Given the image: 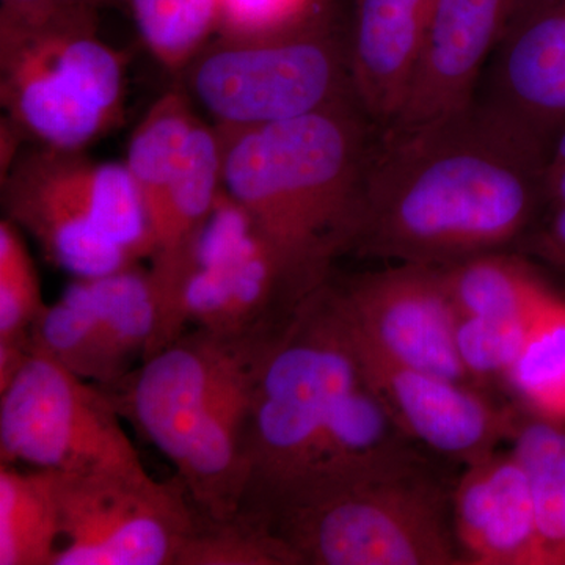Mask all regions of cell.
Instances as JSON below:
<instances>
[{
  "mask_svg": "<svg viewBox=\"0 0 565 565\" xmlns=\"http://www.w3.org/2000/svg\"><path fill=\"white\" fill-rule=\"evenodd\" d=\"M545 166L544 143L490 107L390 126L367 159L356 248L435 267L498 252L530 222Z\"/></svg>",
  "mask_w": 565,
  "mask_h": 565,
  "instance_id": "6da1fadb",
  "label": "cell"
},
{
  "mask_svg": "<svg viewBox=\"0 0 565 565\" xmlns=\"http://www.w3.org/2000/svg\"><path fill=\"white\" fill-rule=\"evenodd\" d=\"M352 104L270 125L215 126L223 189L273 248L296 307L362 234L371 148Z\"/></svg>",
  "mask_w": 565,
  "mask_h": 565,
  "instance_id": "7a4b0ae2",
  "label": "cell"
},
{
  "mask_svg": "<svg viewBox=\"0 0 565 565\" xmlns=\"http://www.w3.org/2000/svg\"><path fill=\"white\" fill-rule=\"evenodd\" d=\"M451 500L411 448L299 487L264 519L315 565L463 564Z\"/></svg>",
  "mask_w": 565,
  "mask_h": 565,
  "instance_id": "3957f363",
  "label": "cell"
},
{
  "mask_svg": "<svg viewBox=\"0 0 565 565\" xmlns=\"http://www.w3.org/2000/svg\"><path fill=\"white\" fill-rule=\"evenodd\" d=\"M362 381L327 282L264 344L253 379L243 511L262 514L302 473L334 408Z\"/></svg>",
  "mask_w": 565,
  "mask_h": 565,
  "instance_id": "277c9868",
  "label": "cell"
},
{
  "mask_svg": "<svg viewBox=\"0 0 565 565\" xmlns=\"http://www.w3.org/2000/svg\"><path fill=\"white\" fill-rule=\"evenodd\" d=\"M0 178L6 217L58 269L92 278L151 259L154 237L126 163L32 141Z\"/></svg>",
  "mask_w": 565,
  "mask_h": 565,
  "instance_id": "5b68a950",
  "label": "cell"
},
{
  "mask_svg": "<svg viewBox=\"0 0 565 565\" xmlns=\"http://www.w3.org/2000/svg\"><path fill=\"white\" fill-rule=\"evenodd\" d=\"M98 11L0 14V102L33 143L85 150L125 117L126 61Z\"/></svg>",
  "mask_w": 565,
  "mask_h": 565,
  "instance_id": "8992f818",
  "label": "cell"
},
{
  "mask_svg": "<svg viewBox=\"0 0 565 565\" xmlns=\"http://www.w3.org/2000/svg\"><path fill=\"white\" fill-rule=\"evenodd\" d=\"M184 71L185 92L217 126L270 125L356 103L348 54L322 11L282 31L217 33Z\"/></svg>",
  "mask_w": 565,
  "mask_h": 565,
  "instance_id": "52a82bcc",
  "label": "cell"
},
{
  "mask_svg": "<svg viewBox=\"0 0 565 565\" xmlns=\"http://www.w3.org/2000/svg\"><path fill=\"white\" fill-rule=\"evenodd\" d=\"M170 273L154 288L158 329L145 359L177 341L191 323L244 337L296 310L273 248L225 189Z\"/></svg>",
  "mask_w": 565,
  "mask_h": 565,
  "instance_id": "ba28073f",
  "label": "cell"
},
{
  "mask_svg": "<svg viewBox=\"0 0 565 565\" xmlns=\"http://www.w3.org/2000/svg\"><path fill=\"white\" fill-rule=\"evenodd\" d=\"M122 419L106 388L31 351L0 392V463L63 475L140 465Z\"/></svg>",
  "mask_w": 565,
  "mask_h": 565,
  "instance_id": "9c48e42d",
  "label": "cell"
},
{
  "mask_svg": "<svg viewBox=\"0 0 565 565\" xmlns=\"http://www.w3.org/2000/svg\"><path fill=\"white\" fill-rule=\"evenodd\" d=\"M58 476L62 544L54 565H174L195 526L180 479L143 463Z\"/></svg>",
  "mask_w": 565,
  "mask_h": 565,
  "instance_id": "30bf717a",
  "label": "cell"
},
{
  "mask_svg": "<svg viewBox=\"0 0 565 565\" xmlns=\"http://www.w3.org/2000/svg\"><path fill=\"white\" fill-rule=\"evenodd\" d=\"M278 323L244 337L184 332L107 392L122 418L177 465L215 396L255 359Z\"/></svg>",
  "mask_w": 565,
  "mask_h": 565,
  "instance_id": "8fae6325",
  "label": "cell"
},
{
  "mask_svg": "<svg viewBox=\"0 0 565 565\" xmlns=\"http://www.w3.org/2000/svg\"><path fill=\"white\" fill-rule=\"evenodd\" d=\"M345 329L396 362L468 384L456 349L457 310L441 267L401 263L359 275L341 288L327 282Z\"/></svg>",
  "mask_w": 565,
  "mask_h": 565,
  "instance_id": "7c38bea8",
  "label": "cell"
},
{
  "mask_svg": "<svg viewBox=\"0 0 565 565\" xmlns=\"http://www.w3.org/2000/svg\"><path fill=\"white\" fill-rule=\"evenodd\" d=\"M344 330L363 381L405 437L471 465L515 433V419L467 384L396 362Z\"/></svg>",
  "mask_w": 565,
  "mask_h": 565,
  "instance_id": "4fadbf2b",
  "label": "cell"
},
{
  "mask_svg": "<svg viewBox=\"0 0 565 565\" xmlns=\"http://www.w3.org/2000/svg\"><path fill=\"white\" fill-rule=\"evenodd\" d=\"M515 6L516 0H435L414 79L390 126L423 125L475 106L479 73Z\"/></svg>",
  "mask_w": 565,
  "mask_h": 565,
  "instance_id": "5bb4252c",
  "label": "cell"
},
{
  "mask_svg": "<svg viewBox=\"0 0 565 565\" xmlns=\"http://www.w3.org/2000/svg\"><path fill=\"white\" fill-rule=\"evenodd\" d=\"M490 109L544 143L565 126V0H516Z\"/></svg>",
  "mask_w": 565,
  "mask_h": 565,
  "instance_id": "9a60e30c",
  "label": "cell"
},
{
  "mask_svg": "<svg viewBox=\"0 0 565 565\" xmlns=\"http://www.w3.org/2000/svg\"><path fill=\"white\" fill-rule=\"evenodd\" d=\"M451 509L463 564L544 565L530 487L514 456L494 452L467 465Z\"/></svg>",
  "mask_w": 565,
  "mask_h": 565,
  "instance_id": "2e32d148",
  "label": "cell"
},
{
  "mask_svg": "<svg viewBox=\"0 0 565 565\" xmlns=\"http://www.w3.org/2000/svg\"><path fill=\"white\" fill-rule=\"evenodd\" d=\"M435 0H360L348 62L356 106L374 120H396L433 17Z\"/></svg>",
  "mask_w": 565,
  "mask_h": 565,
  "instance_id": "e0dca14e",
  "label": "cell"
},
{
  "mask_svg": "<svg viewBox=\"0 0 565 565\" xmlns=\"http://www.w3.org/2000/svg\"><path fill=\"white\" fill-rule=\"evenodd\" d=\"M264 344L255 359L215 396L193 430L180 462L174 465L177 478L203 519L226 520L243 511L250 484L245 438L253 379Z\"/></svg>",
  "mask_w": 565,
  "mask_h": 565,
  "instance_id": "ac0fdd59",
  "label": "cell"
},
{
  "mask_svg": "<svg viewBox=\"0 0 565 565\" xmlns=\"http://www.w3.org/2000/svg\"><path fill=\"white\" fill-rule=\"evenodd\" d=\"M223 191V159L217 128L199 120L180 163L167 185L161 212L152 226L154 253L150 273L172 269L210 217Z\"/></svg>",
  "mask_w": 565,
  "mask_h": 565,
  "instance_id": "d6986e66",
  "label": "cell"
},
{
  "mask_svg": "<svg viewBox=\"0 0 565 565\" xmlns=\"http://www.w3.org/2000/svg\"><path fill=\"white\" fill-rule=\"evenodd\" d=\"M61 544L57 473L0 465V565H54Z\"/></svg>",
  "mask_w": 565,
  "mask_h": 565,
  "instance_id": "ffe728a7",
  "label": "cell"
},
{
  "mask_svg": "<svg viewBox=\"0 0 565 565\" xmlns=\"http://www.w3.org/2000/svg\"><path fill=\"white\" fill-rule=\"evenodd\" d=\"M457 315L530 318L553 294L520 259L490 252L441 267Z\"/></svg>",
  "mask_w": 565,
  "mask_h": 565,
  "instance_id": "44dd1931",
  "label": "cell"
},
{
  "mask_svg": "<svg viewBox=\"0 0 565 565\" xmlns=\"http://www.w3.org/2000/svg\"><path fill=\"white\" fill-rule=\"evenodd\" d=\"M185 90L167 92L145 114L129 140L125 163L139 191L151 233L161 212L167 185L200 120Z\"/></svg>",
  "mask_w": 565,
  "mask_h": 565,
  "instance_id": "7402d4cb",
  "label": "cell"
},
{
  "mask_svg": "<svg viewBox=\"0 0 565 565\" xmlns=\"http://www.w3.org/2000/svg\"><path fill=\"white\" fill-rule=\"evenodd\" d=\"M511 455L525 475L533 500L544 565L559 564L565 548V429L535 416L516 424Z\"/></svg>",
  "mask_w": 565,
  "mask_h": 565,
  "instance_id": "603a6c76",
  "label": "cell"
},
{
  "mask_svg": "<svg viewBox=\"0 0 565 565\" xmlns=\"http://www.w3.org/2000/svg\"><path fill=\"white\" fill-rule=\"evenodd\" d=\"M505 381L535 416L565 422V300L556 294L535 318Z\"/></svg>",
  "mask_w": 565,
  "mask_h": 565,
  "instance_id": "cb8c5ba5",
  "label": "cell"
},
{
  "mask_svg": "<svg viewBox=\"0 0 565 565\" xmlns=\"http://www.w3.org/2000/svg\"><path fill=\"white\" fill-rule=\"evenodd\" d=\"M302 564L299 553L266 519L241 511L226 520H207L199 515L174 565Z\"/></svg>",
  "mask_w": 565,
  "mask_h": 565,
  "instance_id": "d4e9b609",
  "label": "cell"
},
{
  "mask_svg": "<svg viewBox=\"0 0 565 565\" xmlns=\"http://www.w3.org/2000/svg\"><path fill=\"white\" fill-rule=\"evenodd\" d=\"M39 273L21 230L0 222V344H29L33 323L43 313Z\"/></svg>",
  "mask_w": 565,
  "mask_h": 565,
  "instance_id": "484cf974",
  "label": "cell"
},
{
  "mask_svg": "<svg viewBox=\"0 0 565 565\" xmlns=\"http://www.w3.org/2000/svg\"><path fill=\"white\" fill-rule=\"evenodd\" d=\"M542 308L530 318L459 316L456 327V349L468 377L471 381L490 377L505 379L519 360L520 353L523 352L535 318L541 313Z\"/></svg>",
  "mask_w": 565,
  "mask_h": 565,
  "instance_id": "4316f807",
  "label": "cell"
},
{
  "mask_svg": "<svg viewBox=\"0 0 565 565\" xmlns=\"http://www.w3.org/2000/svg\"><path fill=\"white\" fill-rule=\"evenodd\" d=\"M321 11V0H223L217 33L230 36L262 35L299 24Z\"/></svg>",
  "mask_w": 565,
  "mask_h": 565,
  "instance_id": "83f0119b",
  "label": "cell"
},
{
  "mask_svg": "<svg viewBox=\"0 0 565 565\" xmlns=\"http://www.w3.org/2000/svg\"><path fill=\"white\" fill-rule=\"evenodd\" d=\"M182 0H129L134 21L154 57L161 54L167 33Z\"/></svg>",
  "mask_w": 565,
  "mask_h": 565,
  "instance_id": "f1b7e54d",
  "label": "cell"
},
{
  "mask_svg": "<svg viewBox=\"0 0 565 565\" xmlns=\"http://www.w3.org/2000/svg\"><path fill=\"white\" fill-rule=\"evenodd\" d=\"M107 9H129V0H0V14L14 17H41L79 10L102 13Z\"/></svg>",
  "mask_w": 565,
  "mask_h": 565,
  "instance_id": "f546056e",
  "label": "cell"
},
{
  "mask_svg": "<svg viewBox=\"0 0 565 565\" xmlns=\"http://www.w3.org/2000/svg\"><path fill=\"white\" fill-rule=\"evenodd\" d=\"M534 250L546 262L565 270V206L556 207L555 217L535 237Z\"/></svg>",
  "mask_w": 565,
  "mask_h": 565,
  "instance_id": "4dcf8cb0",
  "label": "cell"
},
{
  "mask_svg": "<svg viewBox=\"0 0 565 565\" xmlns=\"http://www.w3.org/2000/svg\"><path fill=\"white\" fill-rule=\"evenodd\" d=\"M544 192L556 207L565 206V167L545 172Z\"/></svg>",
  "mask_w": 565,
  "mask_h": 565,
  "instance_id": "1f68e13d",
  "label": "cell"
},
{
  "mask_svg": "<svg viewBox=\"0 0 565 565\" xmlns=\"http://www.w3.org/2000/svg\"><path fill=\"white\" fill-rule=\"evenodd\" d=\"M565 167V126L557 131V139L553 145L552 154L546 158L545 172L564 169Z\"/></svg>",
  "mask_w": 565,
  "mask_h": 565,
  "instance_id": "d6a6232c",
  "label": "cell"
},
{
  "mask_svg": "<svg viewBox=\"0 0 565 565\" xmlns=\"http://www.w3.org/2000/svg\"><path fill=\"white\" fill-rule=\"evenodd\" d=\"M557 565H565V548H564L563 555H561V557H559V564H557Z\"/></svg>",
  "mask_w": 565,
  "mask_h": 565,
  "instance_id": "836d02e7",
  "label": "cell"
}]
</instances>
